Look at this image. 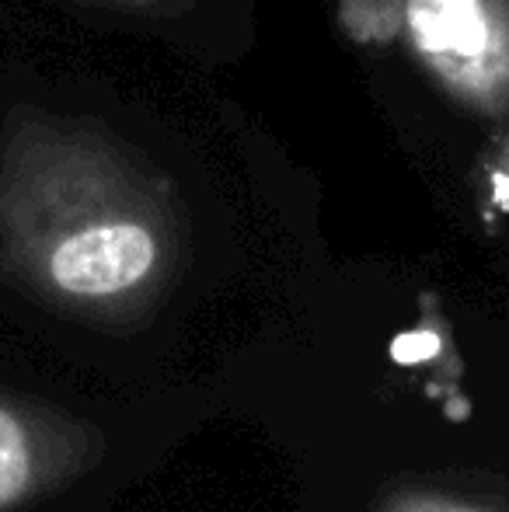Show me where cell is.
Wrapping results in <instances>:
<instances>
[{
    "label": "cell",
    "instance_id": "cell-1",
    "mask_svg": "<svg viewBox=\"0 0 509 512\" xmlns=\"http://www.w3.org/2000/svg\"><path fill=\"white\" fill-rule=\"evenodd\" d=\"M95 171L39 129L0 140V279L67 310H112L161 262L150 223L102 203Z\"/></svg>",
    "mask_w": 509,
    "mask_h": 512
},
{
    "label": "cell",
    "instance_id": "cell-4",
    "mask_svg": "<svg viewBox=\"0 0 509 512\" xmlns=\"http://www.w3.org/2000/svg\"><path fill=\"white\" fill-rule=\"evenodd\" d=\"M394 512H485V509H471V506H454V502H401Z\"/></svg>",
    "mask_w": 509,
    "mask_h": 512
},
{
    "label": "cell",
    "instance_id": "cell-3",
    "mask_svg": "<svg viewBox=\"0 0 509 512\" xmlns=\"http://www.w3.org/2000/svg\"><path fill=\"white\" fill-rule=\"evenodd\" d=\"M415 42L450 77L478 81L496 60V28L482 0H412Z\"/></svg>",
    "mask_w": 509,
    "mask_h": 512
},
{
    "label": "cell",
    "instance_id": "cell-2",
    "mask_svg": "<svg viewBox=\"0 0 509 512\" xmlns=\"http://www.w3.org/2000/svg\"><path fill=\"white\" fill-rule=\"evenodd\" d=\"M98 432L63 408L0 384V512H25L81 478Z\"/></svg>",
    "mask_w": 509,
    "mask_h": 512
}]
</instances>
